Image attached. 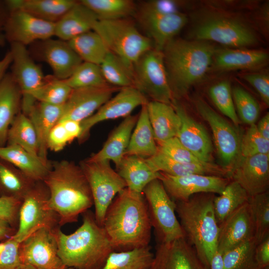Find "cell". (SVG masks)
Listing matches in <instances>:
<instances>
[{
    "label": "cell",
    "mask_w": 269,
    "mask_h": 269,
    "mask_svg": "<svg viewBox=\"0 0 269 269\" xmlns=\"http://www.w3.org/2000/svg\"><path fill=\"white\" fill-rule=\"evenodd\" d=\"M103 227L114 251L149 246L152 227L142 193L126 188L109 206Z\"/></svg>",
    "instance_id": "obj_1"
},
{
    "label": "cell",
    "mask_w": 269,
    "mask_h": 269,
    "mask_svg": "<svg viewBox=\"0 0 269 269\" xmlns=\"http://www.w3.org/2000/svg\"><path fill=\"white\" fill-rule=\"evenodd\" d=\"M43 182L47 186L50 208L59 217V225L75 223L93 206L91 189L80 166L61 160L52 162Z\"/></svg>",
    "instance_id": "obj_2"
},
{
    "label": "cell",
    "mask_w": 269,
    "mask_h": 269,
    "mask_svg": "<svg viewBox=\"0 0 269 269\" xmlns=\"http://www.w3.org/2000/svg\"><path fill=\"white\" fill-rule=\"evenodd\" d=\"M216 49L208 42L173 38L162 50L173 99L199 82L212 65Z\"/></svg>",
    "instance_id": "obj_3"
},
{
    "label": "cell",
    "mask_w": 269,
    "mask_h": 269,
    "mask_svg": "<svg viewBox=\"0 0 269 269\" xmlns=\"http://www.w3.org/2000/svg\"><path fill=\"white\" fill-rule=\"evenodd\" d=\"M81 225L73 233L55 229L58 256L64 266L75 269H101L114 251L103 227L96 222L94 214H82Z\"/></svg>",
    "instance_id": "obj_4"
},
{
    "label": "cell",
    "mask_w": 269,
    "mask_h": 269,
    "mask_svg": "<svg viewBox=\"0 0 269 269\" xmlns=\"http://www.w3.org/2000/svg\"><path fill=\"white\" fill-rule=\"evenodd\" d=\"M213 193H199L187 200L175 202L176 214L186 241L209 269L217 250L219 225L214 209Z\"/></svg>",
    "instance_id": "obj_5"
},
{
    "label": "cell",
    "mask_w": 269,
    "mask_h": 269,
    "mask_svg": "<svg viewBox=\"0 0 269 269\" xmlns=\"http://www.w3.org/2000/svg\"><path fill=\"white\" fill-rule=\"evenodd\" d=\"M202 14L190 29L192 40L214 41L232 47H247L257 42L254 31L239 18L214 11Z\"/></svg>",
    "instance_id": "obj_6"
},
{
    "label": "cell",
    "mask_w": 269,
    "mask_h": 269,
    "mask_svg": "<svg viewBox=\"0 0 269 269\" xmlns=\"http://www.w3.org/2000/svg\"><path fill=\"white\" fill-rule=\"evenodd\" d=\"M93 30L100 36L110 52L132 68L143 54L153 48L151 40L126 19L98 20Z\"/></svg>",
    "instance_id": "obj_7"
},
{
    "label": "cell",
    "mask_w": 269,
    "mask_h": 269,
    "mask_svg": "<svg viewBox=\"0 0 269 269\" xmlns=\"http://www.w3.org/2000/svg\"><path fill=\"white\" fill-rule=\"evenodd\" d=\"M142 194L157 244L184 238L176 215V203L168 194L161 181L156 179L151 181L144 188Z\"/></svg>",
    "instance_id": "obj_8"
},
{
    "label": "cell",
    "mask_w": 269,
    "mask_h": 269,
    "mask_svg": "<svg viewBox=\"0 0 269 269\" xmlns=\"http://www.w3.org/2000/svg\"><path fill=\"white\" fill-rule=\"evenodd\" d=\"M49 193L43 181H37L23 198L18 225L11 237L19 243L42 228L60 227L59 217L48 204Z\"/></svg>",
    "instance_id": "obj_9"
},
{
    "label": "cell",
    "mask_w": 269,
    "mask_h": 269,
    "mask_svg": "<svg viewBox=\"0 0 269 269\" xmlns=\"http://www.w3.org/2000/svg\"><path fill=\"white\" fill-rule=\"evenodd\" d=\"M133 87L147 99L172 104L162 51L153 48L143 54L133 66Z\"/></svg>",
    "instance_id": "obj_10"
},
{
    "label": "cell",
    "mask_w": 269,
    "mask_h": 269,
    "mask_svg": "<svg viewBox=\"0 0 269 269\" xmlns=\"http://www.w3.org/2000/svg\"><path fill=\"white\" fill-rule=\"evenodd\" d=\"M79 165L91 189L95 220L103 226L109 206L117 195L127 188L126 184L109 160L92 162L85 159Z\"/></svg>",
    "instance_id": "obj_11"
},
{
    "label": "cell",
    "mask_w": 269,
    "mask_h": 269,
    "mask_svg": "<svg viewBox=\"0 0 269 269\" xmlns=\"http://www.w3.org/2000/svg\"><path fill=\"white\" fill-rule=\"evenodd\" d=\"M195 106L198 113L211 128L220 166L227 171L230 178L242 158L241 138L234 127L204 101L196 100Z\"/></svg>",
    "instance_id": "obj_12"
},
{
    "label": "cell",
    "mask_w": 269,
    "mask_h": 269,
    "mask_svg": "<svg viewBox=\"0 0 269 269\" xmlns=\"http://www.w3.org/2000/svg\"><path fill=\"white\" fill-rule=\"evenodd\" d=\"M55 229H39L20 243L22 264L37 269H60L65 266L58 256Z\"/></svg>",
    "instance_id": "obj_13"
},
{
    "label": "cell",
    "mask_w": 269,
    "mask_h": 269,
    "mask_svg": "<svg viewBox=\"0 0 269 269\" xmlns=\"http://www.w3.org/2000/svg\"><path fill=\"white\" fill-rule=\"evenodd\" d=\"M11 75L21 93V112L27 115L36 101L31 94L42 84L44 76L40 67L30 56L26 46L10 43Z\"/></svg>",
    "instance_id": "obj_14"
},
{
    "label": "cell",
    "mask_w": 269,
    "mask_h": 269,
    "mask_svg": "<svg viewBox=\"0 0 269 269\" xmlns=\"http://www.w3.org/2000/svg\"><path fill=\"white\" fill-rule=\"evenodd\" d=\"M148 102L147 99L133 86L121 88L114 97L81 123L79 142L83 143L87 139L91 129L96 124L106 120L125 118L136 107L145 105Z\"/></svg>",
    "instance_id": "obj_15"
},
{
    "label": "cell",
    "mask_w": 269,
    "mask_h": 269,
    "mask_svg": "<svg viewBox=\"0 0 269 269\" xmlns=\"http://www.w3.org/2000/svg\"><path fill=\"white\" fill-rule=\"evenodd\" d=\"M159 180L175 202L187 200L199 193L220 194L231 179L214 175L190 174L174 176L160 172Z\"/></svg>",
    "instance_id": "obj_16"
},
{
    "label": "cell",
    "mask_w": 269,
    "mask_h": 269,
    "mask_svg": "<svg viewBox=\"0 0 269 269\" xmlns=\"http://www.w3.org/2000/svg\"><path fill=\"white\" fill-rule=\"evenodd\" d=\"M3 30L5 38L10 43H17L26 46L37 40H45L54 36L55 23L16 10L9 12Z\"/></svg>",
    "instance_id": "obj_17"
},
{
    "label": "cell",
    "mask_w": 269,
    "mask_h": 269,
    "mask_svg": "<svg viewBox=\"0 0 269 269\" xmlns=\"http://www.w3.org/2000/svg\"><path fill=\"white\" fill-rule=\"evenodd\" d=\"M121 88L108 85L72 89L63 106L59 121L71 120L80 123L94 114ZM58 121V122H59Z\"/></svg>",
    "instance_id": "obj_18"
},
{
    "label": "cell",
    "mask_w": 269,
    "mask_h": 269,
    "mask_svg": "<svg viewBox=\"0 0 269 269\" xmlns=\"http://www.w3.org/2000/svg\"><path fill=\"white\" fill-rule=\"evenodd\" d=\"M171 104L181 121L176 137L183 146L202 162L213 164V144L206 130L188 114L176 100L173 99Z\"/></svg>",
    "instance_id": "obj_19"
},
{
    "label": "cell",
    "mask_w": 269,
    "mask_h": 269,
    "mask_svg": "<svg viewBox=\"0 0 269 269\" xmlns=\"http://www.w3.org/2000/svg\"><path fill=\"white\" fill-rule=\"evenodd\" d=\"M150 269H209L184 238L158 243Z\"/></svg>",
    "instance_id": "obj_20"
},
{
    "label": "cell",
    "mask_w": 269,
    "mask_h": 269,
    "mask_svg": "<svg viewBox=\"0 0 269 269\" xmlns=\"http://www.w3.org/2000/svg\"><path fill=\"white\" fill-rule=\"evenodd\" d=\"M254 225L247 202L219 225L217 250L225 253L254 238Z\"/></svg>",
    "instance_id": "obj_21"
},
{
    "label": "cell",
    "mask_w": 269,
    "mask_h": 269,
    "mask_svg": "<svg viewBox=\"0 0 269 269\" xmlns=\"http://www.w3.org/2000/svg\"><path fill=\"white\" fill-rule=\"evenodd\" d=\"M230 178L238 182L250 196L268 191L269 154L242 157Z\"/></svg>",
    "instance_id": "obj_22"
},
{
    "label": "cell",
    "mask_w": 269,
    "mask_h": 269,
    "mask_svg": "<svg viewBox=\"0 0 269 269\" xmlns=\"http://www.w3.org/2000/svg\"><path fill=\"white\" fill-rule=\"evenodd\" d=\"M139 22L151 40L153 48L162 51L165 45L183 28L187 17L182 12L153 14L139 12Z\"/></svg>",
    "instance_id": "obj_23"
},
{
    "label": "cell",
    "mask_w": 269,
    "mask_h": 269,
    "mask_svg": "<svg viewBox=\"0 0 269 269\" xmlns=\"http://www.w3.org/2000/svg\"><path fill=\"white\" fill-rule=\"evenodd\" d=\"M42 41V57L58 79L68 78L83 62L67 41L52 38Z\"/></svg>",
    "instance_id": "obj_24"
},
{
    "label": "cell",
    "mask_w": 269,
    "mask_h": 269,
    "mask_svg": "<svg viewBox=\"0 0 269 269\" xmlns=\"http://www.w3.org/2000/svg\"><path fill=\"white\" fill-rule=\"evenodd\" d=\"M138 115H129L112 132L102 148L86 159L97 162L112 161L117 168L125 154Z\"/></svg>",
    "instance_id": "obj_25"
},
{
    "label": "cell",
    "mask_w": 269,
    "mask_h": 269,
    "mask_svg": "<svg viewBox=\"0 0 269 269\" xmlns=\"http://www.w3.org/2000/svg\"><path fill=\"white\" fill-rule=\"evenodd\" d=\"M98 20L96 15L80 1L77 2L56 23L54 36L68 41L92 30Z\"/></svg>",
    "instance_id": "obj_26"
},
{
    "label": "cell",
    "mask_w": 269,
    "mask_h": 269,
    "mask_svg": "<svg viewBox=\"0 0 269 269\" xmlns=\"http://www.w3.org/2000/svg\"><path fill=\"white\" fill-rule=\"evenodd\" d=\"M268 54L262 50L224 49L216 50L212 65L219 71L257 69L265 66Z\"/></svg>",
    "instance_id": "obj_27"
},
{
    "label": "cell",
    "mask_w": 269,
    "mask_h": 269,
    "mask_svg": "<svg viewBox=\"0 0 269 269\" xmlns=\"http://www.w3.org/2000/svg\"><path fill=\"white\" fill-rule=\"evenodd\" d=\"M63 106L36 101L27 115L36 134L38 155L43 159L48 160V136L52 128L59 121Z\"/></svg>",
    "instance_id": "obj_28"
},
{
    "label": "cell",
    "mask_w": 269,
    "mask_h": 269,
    "mask_svg": "<svg viewBox=\"0 0 269 269\" xmlns=\"http://www.w3.org/2000/svg\"><path fill=\"white\" fill-rule=\"evenodd\" d=\"M0 158L15 166L35 181H43L52 167V162L34 155L20 146L0 147Z\"/></svg>",
    "instance_id": "obj_29"
},
{
    "label": "cell",
    "mask_w": 269,
    "mask_h": 269,
    "mask_svg": "<svg viewBox=\"0 0 269 269\" xmlns=\"http://www.w3.org/2000/svg\"><path fill=\"white\" fill-rule=\"evenodd\" d=\"M21 93L11 74L0 83V147L5 146L10 125L21 112Z\"/></svg>",
    "instance_id": "obj_30"
},
{
    "label": "cell",
    "mask_w": 269,
    "mask_h": 269,
    "mask_svg": "<svg viewBox=\"0 0 269 269\" xmlns=\"http://www.w3.org/2000/svg\"><path fill=\"white\" fill-rule=\"evenodd\" d=\"M145 160L155 171L171 176L201 174L228 178L227 171L215 164L205 165L182 163L170 158L159 151L153 156L145 158Z\"/></svg>",
    "instance_id": "obj_31"
},
{
    "label": "cell",
    "mask_w": 269,
    "mask_h": 269,
    "mask_svg": "<svg viewBox=\"0 0 269 269\" xmlns=\"http://www.w3.org/2000/svg\"><path fill=\"white\" fill-rule=\"evenodd\" d=\"M146 108L156 143L176 137L181 121L172 104L150 101Z\"/></svg>",
    "instance_id": "obj_32"
},
{
    "label": "cell",
    "mask_w": 269,
    "mask_h": 269,
    "mask_svg": "<svg viewBox=\"0 0 269 269\" xmlns=\"http://www.w3.org/2000/svg\"><path fill=\"white\" fill-rule=\"evenodd\" d=\"M77 1L74 0H7L10 12L21 10L42 20L56 23Z\"/></svg>",
    "instance_id": "obj_33"
},
{
    "label": "cell",
    "mask_w": 269,
    "mask_h": 269,
    "mask_svg": "<svg viewBox=\"0 0 269 269\" xmlns=\"http://www.w3.org/2000/svg\"><path fill=\"white\" fill-rule=\"evenodd\" d=\"M116 169L127 188L139 193H142L148 183L160 176V172L153 170L145 158L136 155H125Z\"/></svg>",
    "instance_id": "obj_34"
},
{
    "label": "cell",
    "mask_w": 269,
    "mask_h": 269,
    "mask_svg": "<svg viewBox=\"0 0 269 269\" xmlns=\"http://www.w3.org/2000/svg\"><path fill=\"white\" fill-rule=\"evenodd\" d=\"M157 151V145L145 104L141 106L125 155H136L146 158L154 155Z\"/></svg>",
    "instance_id": "obj_35"
},
{
    "label": "cell",
    "mask_w": 269,
    "mask_h": 269,
    "mask_svg": "<svg viewBox=\"0 0 269 269\" xmlns=\"http://www.w3.org/2000/svg\"><path fill=\"white\" fill-rule=\"evenodd\" d=\"M36 182L11 163L0 158V196L22 200Z\"/></svg>",
    "instance_id": "obj_36"
},
{
    "label": "cell",
    "mask_w": 269,
    "mask_h": 269,
    "mask_svg": "<svg viewBox=\"0 0 269 269\" xmlns=\"http://www.w3.org/2000/svg\"><path fill=\"white\" fill-rule=\"evenodd\" d=\"M67 42L83 62L98 65L109 51L100 36L93 30Z\"/></svg>",
    "instance_id": "obj_37"
},
{
    "label": "cell",
    "mask_w": 269,
    "mask_h": 269,
    "mask_svg": "<svg viewBox=\"0 0 269 269\" xmlns=\"http://www.w3.org/2000/svg\"><path fill=\"white\" fill-rule=\"evenodd\" d=\"M154 254L150 246L127 251H113L101 269H150Z\"/></svg>",
    "instance_id": "obj_38"
},
{
    "label": "cell",
    "mask_w": 269,
    "mask_h": 269,
    "mask_svg": "<svg viewBox=\"0 0 269 269\" xmlns=\"http://www.w3.org/2000/svg\"><path fill=\"white\" fill-rule=\"evenodd\" d=\"M6 145H15L38 156V143L34 128L28 117L20 112L8 129Z\"/></svg>",
    "instance_id": "obj_39"
},
{
    "label": "cell",
    "mask_w": 269,
    "mask_h": 269,
    "mask_svg": "<svg viewBox=\"0 0 269 269\" xmlns=\"http://www.w3.org/2000/svg\"><path fill=\"white\" fill-rule=\"evenodd\" d=\"M250 197L238 182L231 179L223 192L214 198V209L218 225L234 210L248 202Z\"/></svg>",
    "instance_id": "obj_40"
},
{
    "label": "cell",
    "mask_w": 269,
    "mask_h": 269,
    "mask_svg": "<svg viewBox=\"0 0 269 269\" xmlns=\"http://www.w3.org/2000/svg\"><path fill=\"white\" fill-rule=\"evenodd\" d=\"M98 20H112L126 19L134 14L136 7L130 0H82Z\"/></svg>",
    "instance_id": "obj_41"
},
{
    "label": "cell",
    "mask_w": 269,
    "mask_h": 269,
    "mask_svg": "<svg viewBox=\"0 0 269 269\" xmlns=\"http://www.w3.org/2000/svg\"><path fill=\"white\" fill-rule=\"evenodd\" d=\"M100 67L109 84L120 88L133 86V68L113 53L108 52Z\"/></svg>",
    "instance_id": "obj_42"
},
{
    "label": "cell",
    "mask_w": 269,
    "mask_h": 269,
    "mask_svg": "<svg viewBox=\"0 0 269 269\" xmlns=\"http://www.w3.org/2000/svg\"><path fill=\"white\" fill-rule=\"evenodd\" d=\"M72 89L63 80L53 75L45 77L41 85L31 94L36 101L53 105H63Z\"/></svg>",
    "instance_id": "obj_43"
},
{
    "label": "cell",
    "mask_w": 269,
    "mask_h": 269,
    "mask_svg": "<svg viewBox=\"0 0 269 269\" xmlns=\"http://www.w3.org/2000/svg\"><path fill=\"white\" fill-rule=\"evenodd\" d=\"M257 243L253 238L224 253V269H261L256 261Z\"/></svg>",
    "instance_id": "obj_44"
},
{
    "label": "cell",
    "mask_w": 269,
    "mask_h": 269,
    "mask_svg": "<svg viewBox=\"0 0 269 269\" xmlns=\"http://www.w3.org/2000/svg\"><path fill=\"white\" fill-rule=\"evenodd\" d=\"M254 222V238L258 244L269 236V193L251 196L248 201Z\"/></svg>",
    "instance_id": "obj_45"
},
{
    "label": "cell",
    "mask_w": 269,
    "mask_h": 269,
    "mask_svg": "<svg viewBox=\"0 0 269 269\" xmlns=\"http://www.w3.org/2000/svg\"><path fill=\"white\" fill-rule=\"evenodd\" d=\"M64 81L72 89L111 85L105 80L100 65L86 62H83Z\"/></svg>",
    "instance_id": "obj_46"
},
{
    "label": "cell",
    "mask_w": 269,
    "mask_h": 269,
    "mask_svg": "<svg viewBox=\"0 0 269 269\" xmlns=\"http://www.w3.org/2000/svg\"><path fill=\"white\" fill-rule=\"evenodd\" d=\"M209 95L218 110L238 127L239 119L236 111L229 82L223 80L214 84L209 88Z\"/></svg>",
    "instance_id": "obj_47"
},
{
    "label": "cell",
    "mask_w": 269,
    "mask_h": 269,
    "mask_svg": "<svg viewBox=\"0 0 269 269\" xmlns=\"http://www.w3.org/2000/svg\"><path fill=\"white\" fill-rule=\"evenodd\" d=\"M232 92L235 107L240 119L247 125L255 124L261 111L257 101L242 87H234Z\"/></svg>",
    "instance_id": "obj_48"
},
{
    "label": "cell",
    "mask_w": 269,
    "mask_h": 269,
    "mask_svg": "<svg viewBox=\"0 0 269 269\" xmlns=\"http://www.w3.org/2000/svg\"><path fill=\"white\" fill-rule=\"evenodd\" d=\"M240 151L242 157L269 154V140L261 135L256 124L250 126L241 138Z\"/></svg>",
    "instance_id": "obj_49"
},
{
    "label": "cell",
    "mask_w": 269,
    "mask_h": 269,
    "mask_svg": "<svg viewBox=\"0 0 269 269\" xmlns=\"http://www.w3.org/2000/svg\"><path fill=\"white\" fill-rule=\"evenodd\" d=\"M156 144L158 151L176 161L190 164L205 165L215 164H206L202 162L183 146L176 137Z\"/></svg>",
    "instance_id": "obj_50"
},
{
    "label": "cell",
    "mask_w": 269,
    "mask_h": 269,
    "mask_svg": "<svg viewBox=\"0 0 269 269\" xmlns=\"http://www.w3.org/2000/svg\"><path fill=\"white\" fill-rule=\"evenodd\" d=\"M20 243L12 237L0 243V269H17L22 264Z\"/></svg>",
    "instance_id": "obj_51"
},
{
    "label": "cell",
    "mask_w": 269,
    "mask_h": 269,
    "mask_svg": "<svg viewBox=\"0 0 269 269\" xmlns=\"http://www.w3.org/2000/svg\"><path fill=\"white\" fill-rule=\"evenodd\" d=\"M181 2L174 0H153L143 2L140 13L169 14L180 12Z\"/></svg>",
    "instance_id": "obj_52"
},
{
    "label": "cell",
    "mask_w": 269,
    "mask_h": 269,
    "mask_svg": "<svg viewBox=\"0 0 269 269\" xmlns=\"http://www.w3.org/2000/svg\"><path fill=\"white\" fill-rule=\"evenodd\" d=\"M21 202L22 200L14 198L0 196V219L7 221L16 229Z\"/></svg>",
    "instance_id": "obj_53"
},
{
    "label": "cell",
    "mask_w": 269,
    "mask_h": 269,
    "mask_svg": "<svg viewBox=\"0 0 269 269\" xmlns=\"http://www.w3.org/2000/svg\"><path fill=\"white\" fill-rule=\"evenodd\" d=\"M243 78L257 91L267 106L269 105V76L263 73L243 74Z\"/></svg>",
    "instance_id": "obj_54"
},
{
    "label": "cell",
    "mask_w": 269,
    "mask_h": 269,
    "mask_svg": "<svg viewBox=\"0 0 269 269\" xmlns=\"http://www.w3.org/2000/svg\"><path fill=\"white\" fill-rule=\"evenodd\" d=\"M72 141L63 124L58 122L50 131L47 139L48 150L57 152L62 150Z\"/></svg>",
    "instance_id": "obj_55"
},
{
    "label": "cell",
    "mask_w": 269,
    "mask_h": 269,
    "mask_svg": "<svg viewBox=\"0 0 269 269\" xmlns=\"http://www.w3.org/2000/svg\"><path fill=\"white\" fill-rule=\"evenodd\" d=\"M255 256L261 269H269V236L257 244Z\"/></svg>",
    "instance_id": "obj_56"
},
{
    "label": "cell",
    "mask_w": 269,
    "mask_h": 269,
    "mask_svg": "<svg viewBox=\"0 0 269 269\" xmlns=\"http://www.w3.org/2000/svg\"><path fill=\"white\" fill-rule=\"evenodd\" d=\"M59 122H61L63 124L72 141L74 139L79 138L81 133V123L71 120Z\"/></svg>",
    "instance_id": "obj_57"
},
{
    "label": "cell",
    "mask_w": 269,
    "mask_h": 269,
    "mask_svg": "<svg viewBox=\"0 0 269 269\" xmlns=\"http://www.w3.org/2000/svg\"><path fill=\"white\" fill-rule=\"evenodd\" d=\"M5 39L3 34H0V45H1ZM12 57L10 51L7 52L4 57L0 60V83L5 75V72L12 63Z\"/></svg>",
    "instance_id": "obj_58"
},
{
    "label": "cell",
    "mask_w": 269,
    "mask_h": 269,
    "mask_svg": "<svg viewBox=\"0 0 269 269\" xmlns=\"http://www.w3.org/2000/svg\"><path fill=\"white\" fill-rule=\"evenodd\" d=\"M16 229L12 227L7 221L0 219V241L11 238Z\"/></svg>",
    "instance_id": "obj_59"
},
{
    "label": "cell",
    "mask_w": 269,
    "mask_h": 269,
    "mask_svg": "<svg viewBox=\"0 0 269 269\" xmlns=\"http://www.w3.org/2000/svg\"><path fill=\"white\" fill-rule=\"evenodd\" d=\"M257 128L261 135L265 139L269 140V114H266L256 125Z\"/></svg>",
    "instance_id": "obj_60"
},
{
    "label": "cell",
    "mask_w": 269,
    "mask_h": 269,
    "mask_svg": "<svg viewBox=\"0 0 269 269\" xmlns=\"http://www.w3.org/2000/svg\"><path fill=\"white\" fill-rule=\"evenodd\" d=\"M224 253L216 250L211 259L209 269H224Z\"/></svg>",
    "instance_id": "obj_61"
},
{
    "label": "cell",
    "mask_w": 269,
    "mask_h": 269,
    "mask_svg": "<svg viewBox=\"0 0 269 269\" xmlns=\"http://www.w3.org/2000/svg\"><path fill=\"white\" fill-rule=\"evenodd\" d=\"M9 14L4 1L0 0V30L3 29Z\"/></svg>",
    "instance_id": "obj_62"
},
{
    "label": "cell",
    "mask_w": 269,
    "mask_h": 269,
    "mask_svg": "<svg viewBox=\"0 0 269 269\" xmlns=\"http://www.w3.org/2000/svg\"><path fill=\"white\" fill-rule=\"evenodd\" d=\"M17 269H37L28 264H21Z\"/></svg>",
    "instance_id": "obj_63"
},
{
    "label": "cell",
    "mask_w": 269,
    "mask_h": 269,
    "mask_svg": "<svg viewBox=\"0 0 269 269\" xmlns=\"http://www.w3.org/2000/svg\"><path fill=\"white\" fill-rule=\"evenodd\" d=\"M60 269H74L73 268H71V267H68L64 266L63 268H61Z\"/></svg>",
    "instance_id": "obj_64"
}]
</instances>
